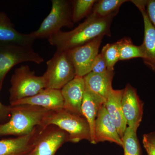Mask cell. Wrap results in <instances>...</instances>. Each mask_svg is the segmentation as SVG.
<instances>
[{
    "instance_id": "obj_1",
    "label": "cell",
    "mask_w": 155,
    "mask_h": 155,
    "mask_svg": "<svg viewBox=\"0 0 155 155\" xmlns=\"http://www.w3.org/2000/svg\"><path fill=\"white\" fill-rule=\"evenodd\" d=\"M112 15L102 19L87 17L82 23L69 31H60L49 38L50 44L56 47L57 51H66L91 41L98 37H111Z\"/></svg>"
},
{
    "instance_id": "obj_2",
    "label": "cell",
    "mask_w": 155,
    "mask_h": 155,
    "mask_svg": "<svg viewBox=\"0 0 155 155\" xmlns=\"http://www.w3.org/2000/svg\"><path fill=\"white\" fill-rule=\"evenodd\" d=\"M10 119L0 124V137L7 135H25L35 127L41 126L45 117L51 110L29 105L11 106Z\"/></svg>"
},
{
    "instance_id": "obj_3",
    "label": "cell",
    "mask_w": 155,
    "mask_h": 155,
    "mask_svg": "<svg viewBox=\"0 0 155 155\" xmlns=\"http://www.w3.org/2000/svg\"><path fill=\"white\" fill-rule=\"evenodd\" d=\"M50 125H56L66 131L69 136L70 142L78 143L83 140L91 141L89 125L82 115L74 114L64 108L51 110L40 127L44 129Z\"/></svg>"
},
{
    "instance_id": "obj_4",
    "label": "cell",
    "mask_w": 155,
    "mask_h": 155,
    "mask_svg": "<svg viewBox=\"0 0 155 155\" xmlns=\"http://www.w3.org/2000/svg\"><path fill=\"white\" fill-rule=\"evenodd\" d=\"M71 3L66 0H52L51 9L49 14L37 30L29 33L31 37L35 40L39 38H48L61 30L62 27L72 28L74 23Z\"/></svg>"
},
{
    "instance_id": "obj_5",
    "label": "cell",
    "mask_w": 155,
    "mask_h": 155,
    "mask_svg": "<svg viewBox=\"0 0 155 155\" xmlns=\"http://www.w3.org/2000/svg\"><path fill=\"white\" fill-rule=\"evenodd\" d=\"M10 90L11 105L19 100L35 95L46 88L43 76L35 75L28 65L17 68L11 77Z\"/></svg>"
},
{
    "instance_id": "obj_6",
    "label": "cell",
    "mask_w": 155,
    "mask_h": 155,
    "mask_svg": "<svg viewBox=\"0 0 155 155\" xmlns=\"http://www.w3.org/2000/svg\"><path fill=\"white\" fill-rule=\"evenodd\" d=\"M44 61L32 47L0 42V91L5 77L14 66L25 62L40 64Z\"/></svg>"
},
{
    "instance_id": "obj_7",
    "label": "cell",
    "mask_w": 155,
    "mask_h": 155,
    "mask_svg": "<svg viewBox=\"0 0 155 155\" xmlns=\"http://www.w3.org/2000/svg\"><path fill=\"white\" fill-rule=\"evenodd\" d=\"M43 76L46 88L61 90L76 76L75 68L66 51H57L46 63Z\"/></svg>"
},
{
    "instance_id": "obj_8",
    "label": "cell",
    "mask_w": 155,
    "mask_h": 155,
    "mask_svg": "<svg viewBox=\"0 0 155 155\" xmlns=\"http://www.w3.org/2000/svg\"><path fill=\"white\" fill-rule=\"evenodd\" d=\"M104 37H98L85 44L66 51L75 68L76 76L84 77L91 72Z\"/></svg>"
},
{
    "instance_id": "obj_9",
    "label": "cell",
    "mask_w": 155,
    "mask_h": 155,
    "mask_svg": "<svg viewBox=\"0 0 155 155\" xmlns=\"http://www.w3.org/2000/svg\"><path fill=\"white\" fill-rule=\"evenodd\" d=\"M70 141L68 133L58 126L50 125L42 129L32 150L27 155H54L64 143Z\"/></svg>"
},
{
    "instance_id": "obj_10",
    "label": "cell",
    "mask_w": 155,
    "mask_h": 155,
    "mask_svg": "<svg viewBox=\"0 0 155 155\" xmlns=\"http://www.w3.org/2000/svg\"><path fill=\"white\" fill-rule=\"evenodd\" d=\"M122 99L123 114L127 127L137 131L143 116V103L136 89L127 84L124 89Z\"/></svg>"
},
{
    "instance_id": "obj_11",
    "label": "cell",
    "mask_w": 155,
    "mask_h": 155,
    "mask_svg": "<svg viewBox=\"0 0 155 155\" xmlns=\"http://www.w3.org/2000/svg\"><path fill=\"white\" fill-rule=\"evenodd\" d=\"M130 2L138 8L141 12L144 22V38L141 45L145 65L155 72V28L150 21L146 10V1L134 0Z\"/></svg>"
},
{
    "instance_id": "obj_12",
    "label": "cell",
    "mask_w": 155,
    "mask_h": 155,
    "mask_svg": "<svg viewBox=\"0 0 155 155\" xmlns=\"http://www.w3.org/2000/svg\"><path fill=\"white\" fill-rule=\"evenodd\" d=\"M95 144L101 142L114 143L122 147L120 137L115 123L106 110L105 104L101 108L94 126Z\"/></svg>"
},
{
    "instance_id": "obj_13",
    "label": "cell",
    "mask_w": 155,
    "mask_h": 155,
    "mask_svg": "<svg viewBox=\"0 0 155 155\" xmlns=\"http://www.w3.org/2000/svg\"><path fill=\"white\" fill-rule=\"evenodd\" d=\"M42 130L38 126L26 135L16 138L0 140V155H24L33 149L38 136Z\"/></svg>"
},
{
    "instance_id": "obj_14",
    "label": "cell",
    "mask_w": 155,
    "mask_h": 155,
    "mask_svg": "<svg viewBox=\"0 0 155 155\" xmlns=\"http://www.w3.org/2000/svg\"><path fill=\"white\" fill-rule=\"evenodd\" d=\"M83 77L75 76L61 90L65 110L82 115L81 106L85 92Z\"/></svg>"
},
{
    "instance_id": "obj_15",
    "label": "cell",
    "mask_w": 155,
    "mask_h": 155,
    "mask_svg": "<svg viewBox=\"0 0 155 155\" xmlns=\"http://www.w3.org/2000/svg\"><path fill=\"white\" fill-rule=\"evenodd\" d=\"M64 104L61 90L46 88L33 96L19 100L11 105H29L48 110H55L64 108Z\"/></svg>"
},
{
    "instance_id": "obj_16",
    "label": "cell",
    "mask_w": 155,
    "mask_h": 155,
    "mask_svg": "<svg viewBox=\"0 0 155 155\" xmlns=\"http://www.w3.org/2000/svg\"><path fill=\"white\" fill-rule=\"evenodd\" d=\"M35 41L29 34L17 31L8 15L0 12V42L32 47Z\"/></svg>"
},
{
    "instance_id": "obj_17",
    "label": "cell",
    "mask_w": 155,
    "mask_h": 155,
    "mask_svg": "<svg viewBox=\"0 0 155 155\" xmlns=\"http://www.w3.org/2000/svg\"><path fill=\"white\" fill-rule=\"evenodd\" d=\"M114 71L107 70L101 73L90 72L83 77L87 90L95 94L106 101L108 94L113 89L112 81Z\"/></svg>"
},
{
    "instance_id": "obj_18",
    "label": "cell",
    "mask_w": 155,
    "mask_h": 155,
    "mask_svg": "<svg viewBox=\"0 0 155 155\" xmlns=\"http://www.w3.org/2000/svg\"><path fill=\"white\" fill-rule=\"evenodd\" d=\"M124 90L111 91L106 99L105 106L116 125L117 131L122 138L127 127L122 107V99Z\"/></svg>"
},
{
    "instance_id": "obj_19",
    "label": "cell",
    "mask_w": 155,
    "mask_h": 155,
    "mask_svg": "<svg viewBox=\"0 0 155 155\" xmlns=\"http://www.w3.org/2000/svg\"><path fill=\"white\" fill-rule=\"evenodd\" d=\"M106 101L95 94L85 90L81 106V113L89 125L91 140L90 142L95 144L94 126L99 111Z\"/></svg>"
},
{
    "instance_id": "obj_20",
    "label": "cell",
    "mask_w": 155,
    "mask_h": 155,
    "mask_svg": "<svg viewBox=\"0 0 155 155\" xmlns=\"http://www.w3.org/2000/svg\"><path fill=\"white\" fill-rule=\"evenodd\" d=\"M127 0H101L97 1L92 12L89 17L94 19H102L112 15H117L122 4Z\"/></svg>"
},
{
    "instance_id": "obj_21",
    "label": "cell",
    "mask_w": 155,
    "mask_h": 155,
    "mask_svg": "<svg viewBox=\"0 0 155 155\" xmlns=\"http://www.w3.org/2000/svg\"><path fill=\"white\" fill-rule=\"evenodd\" d=\"M119 54V61H125L135 58H144L141 46L134 45L129 38H123L116 42Z\"/></svg>"
},
{
    "instance_id": "obj_22",
    "label": "cell",
    "mask_w": 155,
    "mask_h": 155,
    "mask_svg": "<svg viewBox=\"0 0 155 155\" xmlns=\"http://www.w3.org/2000/svg\"><path fill=\"white\" fill-rule=\"evenodd\" d=\"M122 140L124 155H141L136 131L127 126Z\"/></svg>"
},
{
    "instance_id": "obj_23",
    "label": "cell",
    "mask_w": 155,
    "mask_h": 155,
    "mask_svg": "<svg viewBox=\"0 0 155 155\" xmlns=\"http://www.w3.org/2000/svg\"><path fill=\"white\" fill-rule=\"evenodd\" d=\"M97 1L76 0L72 2V19L73 23L77 22L86 17L90 13Z\"/></svg>"
},
{
    "instance_id": "obj_24",
    "label": "cell",
    "mask_w": 155,
    "mask_h": 155,
    "mask_svg": "<svg viewBox=\"0 0 155 155\" xmlns=\"http://www.w3.org/2000/svg\"><path fill=\"white\" fill-rule=\"evenodd\" d=\"M107 66V70L114 71V66L119 61L118 46L116 42L107 44L103 48L101 51Z\"/></svg>"
},
{
    "instance_id": "obj_25",
    "label": "cell",
    "mask_w": 155,
    "mask_h": 155,
    "mask_svg": "<svg viewBox=\"0 0 155 155\" xmlns=\"http://www.w3.org/2000/svg\"><path fill=\"white\" fill-rule=\"evenodd\" d=\"M107 70V66L105 60L101 53L97 56L92 68L91 72L95 73H101Z\"/></svg>"
},
{
    "instance_id": "obj_26",
    "label": "cell",
    "mask_w": 155,
    "mask_h": 155,
    "mask_svg": "<svg viewBox=\"0 0 155 155\" xmlns=\"http://www.w3.org/2000/svg\"><path fill=\"white\" fill-rule=\"evenodd\" d=\"M146 10L149 19L155 28V0L146 1Z\"/></svg>"
},
{
    "instance_id": "obj_27",
    "label": "cell",
    "mask_w": 155,
    "mask_h": 155,
    "mask_svg": "<svg viewBox=\"0 0 155 155\" xmlns=\"http://www.w3.org/2000/svg\"><path fill=\"white\" fill-rule=\"evenodd\" d=\"M11 106H7L0 102V124L8 122L10 119Z\"/></svg>"
},
{
    "instance_id": "obj_28",
    "label": "cell",
    "mask_w": 155,
    "mask_h": 155,
    "mask_svg": "<svg viewBox=\"0 0 155 155\" xmlns=\"http://www.w3.org/2000/svg\"><path fill=\"white\" fill-rule=\"evenodd\" d=\"M143 143L148 155H155V144L150 141L145 134L143 136Z\"/></svg>"
},
{
    "instance_id": "obj_29",
    "label": "cell",
    "mask_w": 155,
    "mask_h": 155,
    "mask_svg": "<svg viewBox=\"0 0 155 155\" xmlns=\"http://www.w3.org/2000/svg\"><path fill=\"white\" fill-rule=\"evenodd\" d=\"M150 141L155 144V133H151L148 134H145Z\"/></svg>"
}]
</instances>
